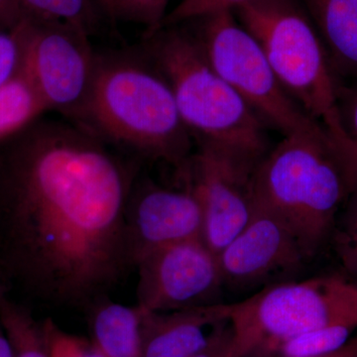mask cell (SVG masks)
<instances>
[{"mask_svg": "<svg viewBox=\"0 0 357 357\" xmlns=\"http://www.w3.org/2000/svg\"><path fill=\"white\" fill-rule=\"evenodd\" d=\"M0 151V265L28 295L89 307L131 266L126 167L88 130L33 123Z\"/></svg>", "mask_w": 357, "mask_h": 357, "instance_id": "obj_1", "label": "cell"}, {"mask_svg": "<svg viewBox=\"0 0 357 357\" xmlns=\"http://www.w3.org/2000/svg\"><path fill=\"white\" fill-rule=\"evenodd\" d=\"M77 121L100 140L123 145L184 170L192 135L170 86L148 59L96 56L95 75Z\"/></svg>", "mask_w": 357, "mask_h": 357, "instance_id": "obj_2", "label": "cell"}, {"mask_svg": "<svg viewBox=\"0 0 357 357\" xmlns=\"http://www.w3.org/2000/svg\"><path fill=\"white\" fill-rule=\"evenodd\" d=\"M354 190L326 128L284 136L253 177L255 206L280 218L312 259L328 246L338 213Z\"/></svg>", "mask_w": 357, "mask_h": 357, "instance_id": "obj_3", "label": "cell"}, {"mask_svg": "<svg viewBox=\"0 0 357 357\" xmlns=\"http://www.w3.org/2000/svg\"><path fill=\"white\" fill-rule=\"evenodd\" d=\"M146 39L147 59L165 77L198 144L259 163L269 152L267 124L211 67L196 37L172 26Z\"/></svg>", "mask_w": 357, "mask_h": 357, "instance_id": "obj_4", "label": "cell"}, {"mask_svg": "<svg viewBox=\"0 0 357 357\" xmlns=\"http://www.w3.org/2000/svg\"><path fill=\"white\" fill-rule=\"evenodd\" d=\"M229 319L237 356L267 357L277 345L310 331L357 328V284L335 274L275 284L229 303Z\"/></svg>", "mask_w": 357, "mask_h": 357, "instance_id": "obj_5", "label": "cell"}, {"mask_svg": "<svg viewBox=\"0 0 357 357\" xmlns=\"http://www.w3.org/2000/svg\"><path fill=\"white\" fill-rule=\"evenodd\" d=\"M258 42L294 102L326 128L337 126V79L298 0H248L232 10Z\"/></svg>", "mask_w": 357, "mask_h": 357, "instance_id": "obj_6", "label": "cell"}, {"mask_svg": "<svg viewBox=\"0 0 357 357\" xmlns=\"http://www.w3.org/2000/svg\"><path fill=\"white\" fill-rule=\"evenodd\" d=\"M199 20L202 25L195 37L208 63L268 128L277 129L284 136L316 133L325 128L307 116L288 95L261 47L231 10Z\"/></svg>", "mask_w": 357, "mask_h": 357, "instance_id": "obj_7", "label": "cell"}, {"mask_svg": "<svg viewBox=\"0 0 357 357\" xmlns=\"http://www.w3.org/2000/svg\"><path fill=\"white\" fill-rule=\"evenodd\" d=\"M22 24L24 55L21 70L38 91L47 110L79 119L96 64L89 33L75 26L25 15Z\"/></svg>", "mask_w": 357, "mask_h": 357, "instance_id": "obj_8", "label": "cell"}, {"mask_svg": "<svg viewBox=\"0 0 357 357\" xmlns=\"http://www.w3.org/2000/svg\"><path fill=\"white\" fill-rule=\"evenodd\" d=\"M259 163L198 144L181 172L201 204L204 243L217 256L252 217L253 177Z\"/></svg>", "mask_w": 357, "mask_h": 357, "instance_id": "obj_9", "label": "cell"}, {"mask_svg": "<svg viewBox=\"0 0 357 357\" xmlns=\"http://www.w3.org/2000/svg\"><path fill=\"white\" fill-rule=\"evenodd\" d=\"M137 306L165 312L218 304L223 286L218 256L203 238L157 249L140 259Z\"/></svg>", "mask_w": 357, "mask_h": 357, "instance_id": "obj_10", "label": "cell"}, {"mask_svg": "<svg viewBox=\"0 0 357 357\" xmlns=\"http://www.w3.org/2000/svg\"><path fill=\"white\" fill-rule=\"evenodd\" d=\"M312 260L280 218L255 204L246 227L218 255L223 288L241 293L297 280Z\"/></svg>", "mask_w": 357, "mask_h": 357, "instance_id": "obj_11", "label": "cell"}, {"mask_svg": "<svg viewBox=\"0 0 357 357\" xmlns=\"http://www.w3.org/2000/svg\"><path fill=\"white\" fill-rule=\"evenodd\" d=\"M201 204L189 185L172 189L147 181L133 188L126 206V239L131 266L171 244L203 238Z\"/></svg>", "mask_w": 357, "mask_h": 357, "instance_id": "obj_12", "label": "cell"}, {"mask_svg": "<svg viewBox=\"0 0 357 357\" xmlns=\"http://www.w3.org/2000/svg\"><path fill=\"white\" fill-rule=\"evenodd\" d=\"M143 312L142 357L197 356L230 326L225 303L172 312Z\"/></svg>", "mask_w": 357, "mask_h": 357, "instance_id": "obj_13", "label": "cell"}, {"mask_svg": "<svg viewBox=\"0 0 357 357\" xmlns=\"http://www.w3.org/2000/svg\"><path fill=\"white\" fill-rule=\"evenodd\" d=\"M338 81L357 79V0H305Z\"/></svg>", "mask_w": 357, "mask_h": 357, "instance_id": "obj_14", "label": "cell"}, {"mask_svg": "<svg viewBox=\"0 0 357 357\" xmlns=\"http://www.w3.org/2000/svg\"><path fill=\"white\" fill-rule=\"evenodd\" d=\"M91 342L105 357H142L144 312L137 305L96 300L89 305Z\"/></svg>", "mask_w": 357, "mask_h": 357, "instance_id": "obj_15", "label": "cell"}, {"mask_svg": "<svg viewBox=\"0 0 357 357\" xmlns=\"http://www.w3.org/2000/svg\"><path fill=\"white\" fill-rule=\"evenodd\" d=\"M45 112L38 91L20 70L0 86V143L29 128Z\"/></svg>", "mask_w": 357, "mask_h": 357, "instance_id": "obj_16", "label": "cell"}, {"mask_svg": "<svg viewBox=\"0 0 357 357\" xmlns=\"http://www.w3.org/2000/svg\"><path fill=\"white\" fill-rule=\"evenodd\" d=\"M0 325L10 342L14 357H50L43 326L20 304L0 296Z\"/></svg>", "mask_w": 357, "mask_h": 357, "instance_id": "obj_17", "label": "cell"}, {"mask_svg": "<svg viewBox=\"0 0 357 357\" xmlns=\"http://www.w3.org/2000/svg\"><path fill=\"white\" fill-rule=\"evenodd\" d=\"M27 17L75 26L91 34L98 23L93 0H20Z\"/></svg>", "mask_w": 357, "mask_h": 357, "instance_id": "obj_18", "label": "cell"}, {"mask_svg": "<svg viewBox=\"0 0 357 357\" xmlns=\"http://www.w3.org/2000/svg\"><path fill=\"white\" fill-rule=\"evenodd\" d=\"M357 328L333 326L317 328L285 340L267 357H321L344 347Z\"/></svg>", "mask_w": 357, "mask_h": 357, "instance_id": "obj_19", "label": "cell"}, {"mask_svg": "<svg viewBox=\"0 0 357 357\" xmlns=\"http://www.w3.org/2000/svg\"><path fill=\"white\" fill-rule=\"evenodd\" d=\"M328 246L344 273L357 278V189L338 213Z\"/></svg>", "mask_w": 357, "mask_h": 357, "instance_id": "obj_20", "label": "cell"}, {"mask_svg": "<svg viewBox=\"0 0 357 357\" xmlns=\"http://www.w3.org/2000/svg\"><path fill=\"white\" fill-rule=\"evenodd\" d=\"M170 0H95L96 6L114 20L146 27V37L161 28Z\"/></svg>", "mask_w": 357, "mask_h": 357, "instance_id": "obj_21", "label": "cell"}, {"mask_svg": "<svg viewBox=\"0 0 357 357\" xmlns=\"http://www.w3.org/2000/svg\"><path fill=\"white\" fill-rule=\"evenodd\" d=\"M23 17L18 21L0 18V86L17 75L22 67L24 55Z\"/></svg>", "mask_w": 357, "mask_h": 357, "instance_id": "obj_22", "label": "cell"}, {"mask_svg": "<svg viewBox=\"0 0 357 357\" xmlns=\"http://www.w3.org/2000/svg\"><path fill=\"white\" fill-rule=\"evenodd\" d=\"M42 326L50 357H105L91 340L66 332L53 319H45Z\"/></svg>", "mask_w": 357, "mask_h": 357, "instance_id": "obj_23", "label": "cell"}, {"mask_svg": "<svg viewBox=\"0 0 357 357\" xmlns=\"http://www.w3.org/2000/svg\"><path fill=\"white\" fill-rule=\"evenodd\" d=\"M335 114L337 126L328 130L357 145V79H337Z\"/></svg>", "mask_w": 357, "mask_h": 357, "instance_id": "obj_24", "label": "cell"}, {"mask_svg": "<svg viewBox=\"0 0 357 357\" xmlns=\"http://www.w3.org/2000/svg\"><path fill=\"white\" fill-rule=\"evenodd\" d=\"M246 1L248 0H182L170 13L167 14L161 28L172 27L187 21L199 20L220 11H232Z\"/></svg>", "mask_w": 357, "mask_h": 357, "instance_id": "obj_25", "label": "cell"}, {"mask_svg": "<svg viewBox=\"0 0 357 357\" xmlns=\"http://www.w3.org/2000/svg\"><path fill=\"white\" fill-rule=\"evenodd\" d=\"M330 134L337 148L338 153L347 167V172L351 176L354 189H357V145L352 144L342 136L335 135L331 132Z\"/></svg>", "mask_w": 357, "mask_h": 357, "instance_id": "obj_26", "label": "cell"}, {"mask_svg": "<svg viewBox=\"0 0 357 357\" xmlns=\"http://www.w3.org/2000/svg\"><path fill=\"white\" fill-rule=\"evenodd\" d=\"M192 357H238L236 349H234V340H232L231 326L208 349Z\"/></svg>", "mask_w": 357, "mask_h": 357, "instance_id": "obj_27", "label": "cell"}, {"mask_svg": "<svg viewBox=\"0 0 357 357\" xmlns=\"http://www.w3.org/2000/svg\"><path fill=\"white\" fill-rule=\"evenodd\" d=\"M24 16L20 0H0V18L9 21H18Z\"/></svg>", "mask_w": 357, "mask_h": 357, "instance_id": "obj_28", "label": "cell"}, {"mask_svg": "<svg viewBox=\"0 0 357 357\" xmlns=\"http://www.w3.org/2000/svg\"><path fill=\"white\" fill-rule=\"evenodd\" d=\"M321 357H357V335H354L342 349Z\"/></svg>", "mask_w": 357, "mask_h": 357, "instance_id": "obj_29", "label": "cell"}, {"mask_svg": "<svg viewBox=\"0 0 357 357\" xmlns=\"http://www.w3.org/2000/svg\"><path fill=\"white\" fill-rule=\"evenodd\" d=\"M0 357H14L13 347L0 325Z\"/></svg>", "mask_w": 357, "mask_h": 357, "instance_id": "obj_30", "label": "cell"}, {"mask_svg": "<svg viewBox=\"0 0 357 357\" xmlns=\"http://www.w3.org/2000/svg\"><path fill=\"white\" fill-rule=\"evenodd\" d=\"M2 294H4V289L2 287V284L0 283V296H1Z\"/></svg>", "mask_w": 357, "mask_h": 357, "instance_id": "obj_31", "label": "cell"}]
</instances>
